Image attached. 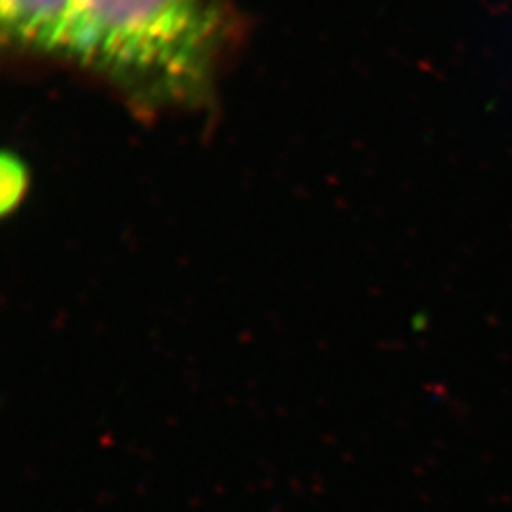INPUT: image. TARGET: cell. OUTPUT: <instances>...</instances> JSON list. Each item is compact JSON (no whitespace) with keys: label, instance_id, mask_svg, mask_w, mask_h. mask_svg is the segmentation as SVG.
<instances>
[{"label":"cell","instance_id":"obj_1","mask_svg":"<svg viewBox=\"0 0 512 512\" xmlns=\"http://www.w3.org/2000/svg\"><path fill=\"white\" fill-rule=\"evenodd\" d=\"M220 25L215 0H76L67 57L150 101L196 99Z\"/></svg>","mask_w":512,"mask_h":512},{"label":"cell","instance_id":"obj_2","mask_svg":"<svg viewBox=\"0 0 512 512\" xmlns=\"http://www.w3.org/2000/svg\"><path fill=\"white\" fill-rule=\"evenodd\" d=\"M76 0H0L2 35L23 52L69 55Z\"/></svg>","mask_w":512,"mask_h":512}]
</instances>
